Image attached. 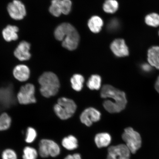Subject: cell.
<instances>
[{
    "label": "cell",
    "mask_w": 159,
    "mask_h": 159,
    "mask_svg": "<svg viewBox=\"0 0 159 159\" xmlns=\"http://www.w3.org/2000/svg\"><path fill=\"white\" fill-rule=\"evenodd\" d=\"M101 96L103 98L113 99L112 101L107 100L103 103L104 108L109 113L113 114L120 112L126 107L127 100L125 93L112 85H104L101 89Z\"/></svg>",
    "instance_id": "cell-1"
},
{
    "label": "cell",
    "mask_w": 159,
    "mask_h": 159,
    "mask_svg": "<svg viewBox=\"0 0 159 159\" xmlns=\"http://www.w3.org/2000/svg\"><path fill=\"white\" fill-rule=\"evenodd\" d=\"M39 82L40 85V92L46 98L55 96L58 93L60 84L55 73L50 71L43 73L39 77Z\"/></svg>",
    "instance_id": "cell-2"
},
{
    "label": "cell",
    "mask_w": 159,
    "mask_h": 159,
    "mask_svg": "<svg viewBox=\"0 0 159 159\" xmlns=\"http://www.w3.org/2000/svg\"><path fill=\"white\" fill-rule=\"evenodd\" d=\"M77 105L72 99L61 97L58 99L54 106V111L57 116L61 120L71 118L76 110Z\"/></svg>",
    "instance_id": "cell-3"
},
{
    "label": "cell",
    "mask_w": 159,
    "mask_h": 159,
    "mask_svg": "<svg viewBox=\"0 0 159 159\" xmlns=\"http://www.w3.org/2000/svg\"><path fill=\"white\" fill-rule=\"evenodd\" d=\"M122 138L131 153H136L142 146V139L140 135L131 127L125 129Z\"/></svg>",
    "instance_id": "cell-4"
},
{
    "label": "cell",
    "mask_w": 159,
    "mask_h": 159,
    "mask_svg": "<svg viewBox=\"0 0 159 159\" xmlns=\"http://www.w3.org/2000/svg\"><path fill=\"white\" fill-rule=\"evenodd\" d=\"M39 156L43 158L56 157L60 154L61 148L54 141L44 139L39 141Z\"/></svg>",
    "instance_id": "cell-5"
},
{
    "label": "cell",
    "mask_w": 159,
    "mask_h": 159,
    "mask_svg": "<svg viewBox=\"0 0 159 159\" xmlns=\"http://www.w3.org/2000/svg\"><path fill=\"white\" fill-rule=\"evenodd\" d=\"M35 87L31 83L22 86L17 95L19 102L22 105H28L36 102L35 96Z\"/></svg>",
    "instance_id": "cell-6"
},
{
    "label": "cell",
    "mask_w": 159,
    "mask_h": 159,
    "mask_svg": "<svg viewBox=\"0 0 159 159\" xmlns=\"http://www.w3.org/2000/svg\"><path fill=\"white\" fill-rule=\"evenodd\" d=\"M131 153L125 144L111 146L108 148L106 159H130Z\"/></svg>",
    "instance_id": "cell-7"
},
{
    "label": "cell",
    "mask_w": 159,
    "mask_h": 159,
    "mask_svg": "<svg viewBox=\"0 0 159 159\" xmlns=\"http://www.w3.org/2000/svg\"><path fill=\"white\" fill-rule=\"evenodd\" d=\"M7 9L10 16L15 20L22 19L26 14L24 5L18 0H14L9 3Z\"/></svg>",
    "instance_id": "cell-8"
},
{
    "label": "cell",
    "mask_w": 159,
    "mask_h": 159,
    "mask_svg": "<svg viewBox=\"0 0 159 159\" xmlns=\"http://www.w3.org/2000/svg\"><path fill=\"white\" fill-rule=\"evenodd\" d=\"M101 114L99 111L93 108L85 109L81 114L80 119L83 124L90 126L93 123L98 122L101 118Z\"/></svg>",
    "instance_id": "cell-9"
},
{
    "label": "cell",
    "mask_w": 159,
    "mask_h": 159,
    "mask_svg": "<svg viewBox=\"0 0 159 159\" xmlns=\"http://www.w3.org/2000/svg\"><path fill=\"white\" fill-rule=\"evenodd\" d=\"M80 36L75 28L66 35L62 41V46L69 51L76 49L79 44Z\"/></svg>",
    "instance_id": "cell-10"
},
{
    "label": "cell",
    "mask_w": 159,
    "mask_h": 159,
    "mask_svg": "<svg viewBox=\"0 0 159 159\" xmlns=\"http://www.w3.org/2000/svg\"><path fill=\"white\" fill-rule=\"evenodd\" d=\"M111 51L117 57H124L129 55V49L124 39H117L110 45Z\"/></svg>",
    "instance_id": "cell-11"
},
{
    "label": "cell",
    "mask_w": 159,
    "mask_h": 159,
    "mask_svg": "<svg viewBox=\"0 0 159 159\" xmlns=\"http://www.w3.org/2000/svg\"><path fill=\"white\" fill-rule=\"evenodd\" d=\"M30 44L26 41L21 42L14 52L16 57L20 61L28 60L31 57L30 50Z\"/></svg>",
    "instance_id": "cell-12"
},
{
    "label": "cell",
    "mask_w": 159,
    "mask_h": 159,
    "mask_svg": "<svg viewBox=\"0 0 159 159\" xmlns=\"http://www.w3.org/2000/svg\"><path fill=\"white\" fill-rule=\"evenodd\" d=\"M30 71L29 67L25 65L16 66L13 70L15 78L21 82H25L29 78Z\"/></svg>",
    "instance_id": "cell-13"
},
{
    "label": "cell",
    "mask_w": 159,
    "mask_h": 159,
    "mask_svg": "<svg viewBox=\"0 0 159 159\" xmlns=\"http://www.w3.org/2000/svg\"><path fill=\"white\" fill-rule=\"evenodd\" d=\"M74 27L70 24L64 23L58 26L55 30L54 36L57 40L62 41L66 35L74 29Z\"/></svg>",
    "instance_id": "cell-14"
},
{
    "label": "cell",
    "mask_w": 159,
    "mask_h": 159,
    "mask_svg": "<svg viewBox=\"0 0 159 159\" xmlns=\"http://www.w3.org/2000/svg\"><path fill=\"white\" fill-rule=\"evenodd\" d=\"M148 60L151 66L159 70V47L153 46L148 51Z\"/></svg>",
    "instance_id": "cell-15"
},
{
    "label": "cell",
    "mask_w": 159,
    "mask_h": 159,
    "mask_svg": "<svg viewBox=\"0 0 159 159\" xmlns=\"http://www.w3.org/2000/svg\"><path fill=\"white\" fill-rule=\"evenodd\" d=\"M19 29L16 26L8 25L2 31V35L4 39L6 41L10 42L15 41L18 38L17 32Z\"/></svg>",
    "instance_id": "cell-16"
},
{
    "label": "cell",
    "mask_w": 159,
    "mask_h": 159,
    "mask_svg": "<svg viewBox=\"0 0 159 159\" xmlns=\"http://www.w3.org/2000/svg\"><path fill=\"white\" fill-rule=\"evenodd\" d=\"M111 139V135L108 133H99L95 136V142L98 148H105L110 144Z\"/></svg>",
    "instance_id": "cell-17"
},
{
    "label": "cell",
    "mask_w": 159,
    "mask_h": 159,
    "mask_svg": "<svg viewBox=\"0 0 159 159\" xmlns=\"http://www.w3.org/2000/svg\"><path fill=\"white\" fill-rule=\"evenodd\" d=\"M104 25L103 20L98 16H94L89 20L88 25L89 30L94 33H98Z\"/></svg>",
    "instance_id": "cell-18"
},
{
    "label": "cell",
    "mask_w": 159,
    "mask_h": 159,
    "mask_svg": "<svg viewBox=\"0 0 159 159\" xmlns=\"http://www.w3.org/2000/svg\"><path fill=\"white\" fill-rule=\"evenodd\" d=\"M61 144L63 148L68 150H73L78 147V141L74 136H69L63 139Z\"/></svg>",
    "instance_id": "cell-19"
},
{
    "label": "cell",
    "mask_w": 159,
    "mask_h": 159,
    "mask_svg": "<svg viewBox=\"0 0 159 159\" xmlns=\"http://www.w3.org/2000/svg\"><path fill=\"white\" fill-rule=\"evenodd\" d=\"M70 81L73 89L77 91H80L83 89L84 79L81 75L75 74L71 77Z\"/></svg>",
    "instance_id": "cell-20"
},
{
    "label": "cell",
    "mask_w": 159,
    "mask_h": 159,
    "mask_svg": "<svg viewBox=\"0 0 159 159\" xmlns=\"http://www.w3.org/2000/svg\"><path fill=\"white\" fill-rule=\"evenodd\" d=\"M101 83V77L97 75H91L87 81V87L91 90H98L100 88Z\"/></svg>",
    "instance_id": "cell-21"
},
{
    "label": "cell",
    "mask_w": 159,
    "mask_h": 159,
    "mask_svg": "<svg viewBox=\"0 0 159 159\" xmlns=\"http://www.w3.org/2000/svg\"><path fill=\"white\" fill-rule=\"evenodd\" d=\"M39 154L38 151L33 147L26 146L23 150L22 159H37Z\"/></svg>",
    "instance_id": "cell-22"
},
{
    "label": "cell",
    "mask_w": 159,
    "mask_h": 159,
    "mask_svg": "<svg viewBox=\"0 0 159 159\" xmlns=\"http://www.w3.org/2000/svg\"><path fill=\"white\" fill-rule=\"evenodd\" d=\"M119 7L118 2L116 0H106L103 6V9L105 12L114 13L118 11Z\"/></svg>",
    "instance_id": "cell-23"
},
{
    "label": "cell",
    "mask_w": 159,
    "mask_h": 159,
    "mask_svg": "<svg viewBox=\"0 0 159 159\" xmlns=\"http://www.w3.org/2000/svg\"><path fill=\"white\" fill-rule=\"evenodd\" d=\"M61 0H52L51 5L49 7V11L52 15L55 17H59L61 12Z\"/></svg>",
    "instance_id": "cell-24"
},
{
    "label": "cell",
    "mask_w": 159,
    "mask_h": 159,
    "mask_svg": "<svg viewBox=\"0 0 159 159\" xmlns=\"http://www.w3.org/2000/svg\"><path fill=\"white\" fill-rule=\"evenodd\" d=\"M11 119L9 115L6 113L0 115V131L7 130L11 126Z\"/></svg>",
    "instance_id": "cell-25"
},
{
    "label": "cell",
    "mask_w": 159,
    "mask_h": 159,
    "mask_svg": "<svg viewBox=\"0 0 159 159\" xmlns=\"http://www.w3.org/2000/svg\"><path fill=\"white\" fill-rule=\"evenodd\" d=\"M145 22L147 25L153 27L159 26V15L156 13L150 14L145 17Z\"/></svg>",
    "instance_id": "cell-26"
},
{
    "label": "cell",
    "mask_w": 159,
    "mask_h": 159,
    "mask_svg": "<svg viewBox=\"0 0 159 159\" xmlns=\"http://www.w3.org/2000/svg\"><path fill=\"white\" fill-rule=\"evenodd\" d=\"M37 134L36 130L32 127H30L27 130L25 142L27 144H31L36 139Z\"/></svg>",
    "instance_id": "cell-27"
},
{
    "label": "cell",
    "mask_w": 159,
    "mask_h": 159,
    "mask_svg": "<svg viewBox=\"0 0 159 159\" xmlns=\"http://www.w3.org/2000/svg\"><path fill=\"white\" fill-rule=\"evenodd\" d=\"M2 159H18L16 152L13 149L7 148L5 149L1 154Z\"/></svg>",
    "instance_id": "cell-28"
},
{
    "label": "cell",
    "mask_w": 159,
    "mask_h": 159,
    "mask_svg": "<svg viewBox=\"0 0 159 159\" xmlns=\"http://www.w3.org/2000/svg\"><path fill=\"white\" fill-rule=\"evenodd\" d=\"M72 6L70 0H61V12L63 14L68 15L70 13Z\"/></svg>",
    "instance_id": "cell-29"
},
{
    "label": "cell",
    "mask_w": 159,
    "mask_h": 159,
    "mask_svg": "<svg viewBox=\"0 0 159 159\" xmlns=\"http://www.w3.org/2000/svg\"><path fill=\"white\" fill-rule=\"evenodd\" d=\"M120 26V23L118 19L115 18L111 20L107 25V29L109 31L113 32L119 29Z\"/></svg>",
    "instance_id": "cell-30"
},
{
    "label": "cell",
    "mask_w": 159,
    "mask_h": 159,
    "mask_svg": "<svg viewBox=\"0 0 159 159\" xmlns=\"http://www.w3.org/2000/svg\"><path fill=\"white\" fill-rule=\"evenodd\" d=\"M64 159H82L80 155L78 153H75L73 155H67Z\"/></svg>",
    "instance_id": "cell-31"
},
{
    "label": "cell",
    "mask_w": 159,
    "mask_h": 159,
    "mask_svg": "<svg viewBox=\"0 0 159 159\" xmlns=\"http://www.w3.org/2000/svg\"><path fill=\"white\" fill-rule=\"evenodd\" d=\"M151 66L150 64H144L142 65V68L145 71H150L151 69Z\"/></svg>",
    "instance_id": "cell-32"
},
{
    "label": "cell",
    "mask_w": 159,
    "mask_h": 159,
    "mask_svg": "<svg viewBox=\"0 0 159 159\" xmlns=\"http://www.w3.org/2000/svg\"><path fill=\"white\" fill-rule=\"evenodd\" d=\"M155 88L156 91L159 93V75L157 79L155 84Z\"/></svg>",
    "instance_id": "cell-33"
},
{
    "label": "cell",
    "mask_w": 159,
    "mask_h": 159,
    "mask_svg": "<svg viewBox=\"0 0 159 159\" xmlns=\"http://www.w3.org/2000/svg\"></svg>",
    "instance_id": "cell-34"
}]
</instances>
